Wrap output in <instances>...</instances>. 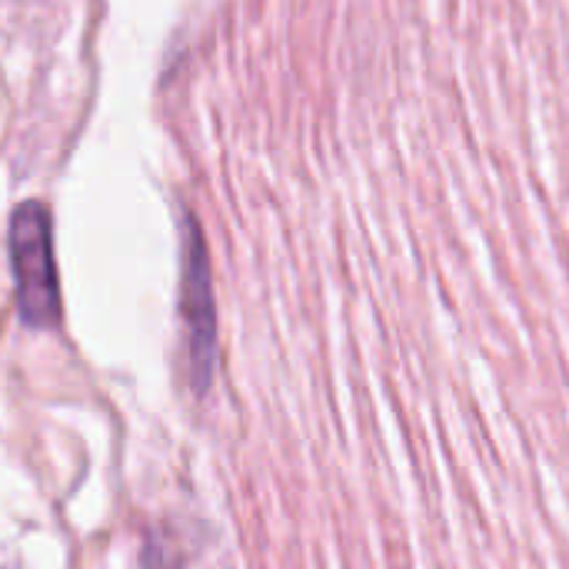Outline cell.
Masks as SVG:
<instances>
[{"instance_id":"6da1fadb","label":"cell","mask_w":569,"mask_h":569,"mask_svg":"<svg viewBox=\"0 0 569 569\" xmlns=\"http://www.w3.org/2000/svg\"><path fill=\"white\" fill-rule=\"evenodd\" d=\"M10 270L17 287L20 320L33 330L57 327L60 320V283L53 263V230L43 203L27 200L10 217Z\"/></svg>"},{"instance_id":"7a4b0ae2","label":"cell","mask_w":569,"mask_h":569,"mask_svg":"<svg viewBox=\"0 0 569 569\" xmlns=\"http://www.w3.org/2000/svg\"><path fill=\"white\" fill-rule=\"evenodd\" d=\"M180 313L187 323L190 380H193V390L203 393L213 380V363H217V310H213V283H210L207 247H203L200 227L190 217H187V237H183Z\"/></svg>"}]
</instances>
